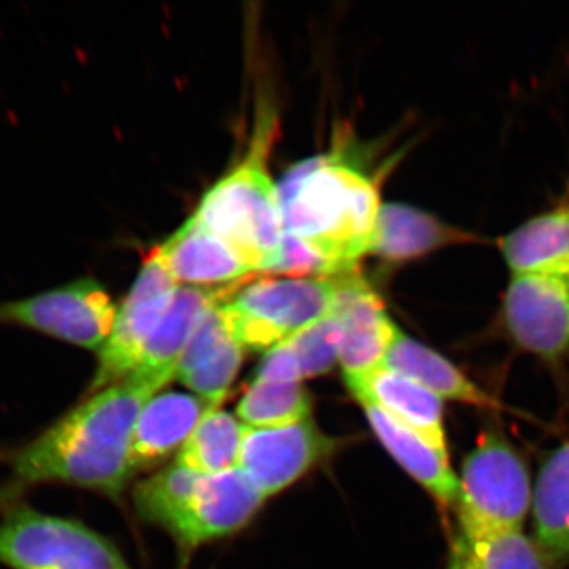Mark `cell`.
Returning <instances> with one entry per match:
<instances>
[{
	"mask_svg": "<svg viewBox=\"0 0 569 569\" xmlns=\"http://www.w3.org/2000/svg\"><path fill=\"white\" fill-rule=\"evenodd\" d=\"M533 538L552 569L569 565V440L553 449L533 482Z\"/></svg>",
	"mask_w": 569,
	"mask_h": 569,
	"instance_id": "cell-19",
	"label": "cell"
},
{
	"mask_svg": "<svg viewBox=\"0 0 569 569\" xmlns=\"http://www.w3.org/2000/svg\"><path fill=\"white\" fill-rule=\"evenodd\" d=\"M287 343L298 359L302 380L323 376L340 359L342 328L339 318L335 312L329 313L305 331L291 337Z\"/></svg>",
	"mask_w": 569,
	"mask_h": 569,
	"instance_id": "cell-27",
	"label": "cell"
},
{
	"mask_svg": "<svg viewBox=\"0 0 569 569\" xmlns=\"http://www.w3.org/2000/svg\"><path fill=\"white\" fill-rule=\"evenodd\" d=\"M140 377L92 392L54 425L9 456L11 478L3 497L66 485L118 497L132 477L133 430L142 408L160 391Z\"/></svg>",
	"mask_w": 569,
	"mask_h": 569,
	"instance_id": "cell-1",
	"label": "cell"
},
{
	"mask_svg": "<svg viewBox=\"0 0 569 569\" xmlns=\"http://www.w3.org/2000/svg\"><path fill=\"white\" fill-rule=\"evenodd\" d=\"M284 236L320 258L332 277L372 253L381 203L376 182L339 153L296 164L279 186Z\"/></svg>",
	"mask_w": 569,
	"mask_h": 569,
	"instance_id": "cell-2",
	"label": "cell"
},
{
	"mask_svg": "<svg viewBox=\"0 0 569 569\" xmlns=\"http://www.w3.org/2000/svg\"><path fill=\"white\" fill-rule=\"evenodd\" d=\"M0 565L10 569H132L118 548L80 520L11 508L0 522Z\"/></svg>",
	"mask_w": 569,
	"mask_h": 569,
	"instance_id": "cell-6",
	"label": "cell"
},
{
	"mask_svg": "<svg viewBox=\"0 0 569 569\" xmlns=\"http://www.w3.org/2000/svg\"><path fill=\"white\" fill-rule=\"evenodd\" d=\"M445 569H552L537 542L519 533L492 538L456 535Z\"/></svg>",
	"mask_w": 569,
	"mask_h": 569,
	"instance_id": "cell-24",
	"label": "cell"
},
{
	"mask_svg": "<svg viewBox=\"0 0 569 569\" xmlns=\"http://www.w3.org/2000/svg\"><path fill=\"white\" fill-rule=\"evenodd\" d=\"M178 290L179 283L157 246L146 258L132 290L116 313L111 335L100 350L96 376L89 387L91 395L132 376Z\"/></svg>",
	"mask_w": 569,
	"mask_h": 569,
	"instance_id": "cell-7",
	"label": "cell"
},
{
	"mask_svg": "<svg viewBox=\"0 0 569 569\" xmlns=\"http://www.w3.org/2000/svg\"><path fill=\"white\" fill-rule=\"evenodd\" d=\"M200 478L201 475L176 462L137 486L134 507L142 519L174 533L190 507Z\"/></svg>",
	"mask_w": 569,
	"mask_h": 569,
	"instance_id": "cell-25",
	"label": "cell"
},
{
	"mask_svg": "<svg viewBox=\"0 0 569 569\" xmlns=\"http://www.w3.org/2000/svg\"><path fill=\"white\" fill-rule=\"evenodd\" d=\"M385 367L402 373L432 391L441 400L462 403L479 410H505L503 403L479 388L443 355L399 332L385 359Z\"/></svg>",
	"mask_w": 569,
	"mask_h": 569,
	"instance_id": "cell-20",
	"label": "cell"
},
{
	"mask_svg": "<svg viewBox=\"0 0 569 569\" xmlns=\"http://www.w3.org/2000/svg\"><path fill=\"white\" fill-rule=\"evenodd\" d=\"M335 313L342 328L339 361L346 377L362 376L383 366L400 331L380 296L356 271L342 276Z\"/></svg>",
	"mask_w": 569,
	"mask_h": 569,
	"instance_id": "cell-11",
	"label": "cell"
},
{
	"mask_svg": "<svg viewBox=\"0 0 569 569\" xmlns=\"http://www.w3.org/2000/svg\"><path fill=\"white\" fill-rule=\"evenodd\" d=\"M500 247L512 276L569 277V206L535 217L501 239Z\"/></svg>",
	"mask_w": 569,
	"mask_h": 569,
	"instance_id": "cell-21",
	"label": "cell"
},
{
	"mask_svg": "<svg viewBox=\"0 0 569 569\" xmlns=\"http://www.w3.org/2000/svg\"><path fill=\"white\" fill-rule=\"evenodd\" d=\"M176 282L190 287L241 282L253 269L233 247L209 231L192 216L159 246Z\"/></svg>",
	"mask_w": 569,
	"mask_h": 569,
	"instance_id": "cell-15",
	"label": "cell"
},
{
	"mask_svg": "<svg viewBox=\"0 0 569 569\" xmlns=\"http://www.w3.org/2000/svg\"><path fill=\"white\" fill-rule=\"evenodd\" d=\"M332 448L331 438L309 419L282 427H247L238 468L264 497L274 496L331 455Z\"/></svg>",
	"mask_w": 569,
	"mask_h": 569,
	"instance_id": "cell-10",
	"label": "cell"
},
{
	"mask_svg": "<svg viewBox=\"0 0 569 569\" xmlns=\"http://www.w3.org/2000/svg\"><path fill=\"white\" fill-rule=\"evenodd\" d=\"M503 323L511 342L541 361L569 353V277L515 274L503 302Z\"/></svg>",
	"mask_w": 569,
	"mask_h": 569,
	"instance_id": "cell-9",
	"label": "cell"
},
{
	"mask_svg": "<svg viewBox=\"0 0 569 569\" xmlns=\"http://www.w3.org/2000/svg\"><path fill=\"white\" fill-rule=\"evenodd\" d=\"M362 407L373 432L397 463L422 486L441 508L455 511L459 481L458 475L449 463L448 452L440 451L410 427L389 417L373 403L362 402Z\"/></svg>",
	"mask_w": 569,
	"mask_h": 569,
	"instance_id": "cell-17",
	"label": "cell"
},
{
	"mask_svg": "<svg viewBox=\"0 0 569 569\" xmlns=\"http://www.w3.org/2000/svg\"><path fill=\"white\" fill-rule=\"evenodd\" d=\"M223 301L209 307L194 326L176 370V377L212 407L222 403L244 358V347L220 307Z\"/></svg>",
	"mask_w": 569,
	"mask_h": 569,
	"instance_id": "cell-13",
	"label": "cell"
},
{
	"mask_svg": "<svg viewBox=\"0 0 569 569\" xmlns=\"http://www.w3.org/2000/svg\"><path fill=\"white\" fill-rule=\"evenodd\" d=\"M346 381L359 402L373 403L440 451L448 452L443 400L432 391L385 366L362 376L346 377Z\"/></svg>",
	"mask_w": 569,
	"mask_h": 569,
	"instance_id": "cell-14",
	"label": "cell"
},
{
	"mask_svg": "<svg viewBox=\"0 0 569 569\" xmlns=\"http://www.w3.org/2000/svg\"><path fill=\"white\" fill-rule=\"evenodd\" d=\"M455 512L460 537L523 531L533 501L529 467L503 433L489 430L463 459Z\"/></svg>",
	"mask_w": 569,
	"mask_h": 569,
	"instance_id": "cell-4",
	"label": "cell"
},
{
	"mask_svg": "<svg viewBox=\"0 0 569 569\" xmlns=\"http://www.w3.org/2000/svg\"><path fill=\"white\" fill-rule=\"evenodd\" d=\"M473 236L403 204L381 206L372 253L392 263L413 260L440 247L470 242Z\"/></svg>",
	"mask_w": 569,
	"mask_h": 569,
	"instance_id": "cell-22",
	"label": "cell"
},
{
	"mask_svg": "<svg viewBox=\"0 0 569 569\" xmlns=\"http://www.w3.org/2000/svg\"><path fill=\"white\" fill-rule=\"evenodd\" d=\"M264 498L241 468L201 477L174 535L193 546L233 533L249 522Z\"/></svg>",
	"mask_w": 569,
	"mask_h": 569,
	"instance_id": "cell-12",
	"label": "cell"
},
{
	"mask_svg": "<svg viewBox=\"0 0 569 569\" xmlns=\"http://www.w3.org/2000/svg\"><path fill=\"white\" fill-rule=\"evenodd\" d=\"M118 307L93 279L52 288L29 298L0 301V323L31 329L61 342L102 350L111 335Z\"/></svg>",
	"mask_w": 569,
	"mask_h": 569,
	"instance_id": "cell-8",
	"label": "cell"
},
{
	"mask_svg": "<svg viewBox=\"0 0 569 569\" xmlns=\"http://www.w3.org/2000/svg\"><path fill=\"white\" fill-rule=\"evenodd\" d=\"M276 133L277 112L261 102L246 156L204 194L193 213L209 231L233 247L253 272H277L282 261L279 187L268 173Z\"/></svg>",
	"mask_w": 569,
	"mask_h": 569,
	"instance_id": "cell-3",
	"label": "cell"
},
{
	"mask_svg": "<svg viewBox=\"0 0 569 569\" xmlns=\"http://www.w3.org/2000/svg\"><path fill=\"white\" fill-rule=\"evenodd\" d=\"M209 406L201 397L183 392L153 396L138 417L133 430L132 462L134 470L159 462L182 448L208 413Z\"/></svg>",
	"mask_w": 569,
	"mask_h": 569,
	"instance_id": "cell-18",
	"label": "cell"
},
{
	"mask_svg": "<svg viewBox=\"0 0 569 569\" xmlns=\"http://www.w3.org/2000/svg\"><path fill=\"white\" fill-rule=\"evenodd\" d=\"M310 397L301 383H279L254 378L238 406V415L249 427H282L306 421Z\"/></svg>",
	"mask_w": 569,
	"mask_h": 569,
	"instance_id": "cell-26",
	"label": "cell"
},
{
	"mask_svg": "<svg viewBox=\"0 0 569 569\" xmlns=\"http://www.w3.org/2000/svg\"><path fill=\"white\" fill-rule=\"evenodd\" d=\"M254 378L264 381H279V383H301V369H299L298 359L290 346L283 342L266 351Z\"/></svg>",
	"mask_w": 569,
	"mask_h": 569,
	"instance_id": "cell-28",
	"label": "cell"
},
{
	"mask_svg": "<svg viewBox=\"0 0 569 569\" xmlns=\"http://www.w3.org/2000/svg\"><path fill=\"white\" fill-rule=\"evenodd\" d=\"M247 426L217 407L198 422L197 429L179 451L176 462L201 477L238 468Z\"/></svg>",
	"mask_w": 569,
	"mask_h": 569,
	"instance_id": "cell-23",
	"label": "cell"
},
{
	"mask_svg": "<svg viewBox=\"0 0 569 569\" xmlns=\"http://www.w3.org/2000/svg\"><path fill=\"white\" fill-rule=\"evenodd\" d=\"M342 276L241 282L220 307L244 350L269 351L335 312Z\"/></svg>",
	"mask_w": 569,
	"mask_h": 569,
	"instance_id": "cell-5",
	"label": "cell"
},
{
	"mask_svg": "<svg viewBox=\"0 0 569 569\" xmlns=\"http://www.w3.org/2000/svg\"><path fill=\"white\" fill-rule=\"evenodd\" d=\"M238 283L222 288L179 287L173 305L153 332L140 365L130 377H140L163 388L176 377L183 348L206 310L233 293ZM129 378V377H127Z\"/></svg>",
	"mask_w": 569,
	"mask_h": 569,
	"instance_id": "cell-16",
	"label": "cell"
}]
</instances>
